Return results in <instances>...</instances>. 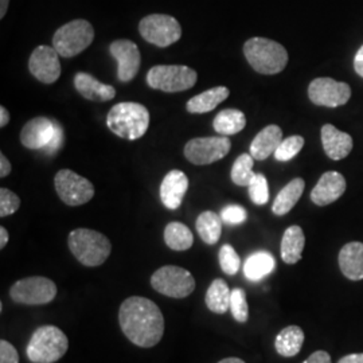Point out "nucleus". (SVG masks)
Wrapping results in <instances>:
<instances>
[{"label": "nucleus", "instance_id": "obj_1", "mask_svg": "<svg viewBox=\"0 0 363 363\" xmlns=\"http://www.w3.org/2000/svg\"><path fill=\"white\" fill-rule=\"evenodd\" d=\"M118 323L124 335L139 347H154L164 334V318L150 298L132 296L120 306Z\"/></svg>", "mask_w": 363, "mask_h": 363}, {"label": "nucleus", "instance_id": "obj_2", "mask_svg": "<svg viewBox=\"0 0 363 363\" xmlns=\"http://www.w3.org/2000/svg\"><path fill=\"white\" fill-rule=\"evenodd\" d=\"M106 125L121 139L138 140L148 130L150 112L139 103H120L109 111Z\"/></svg>", "mask_w": 363, "mask_h": 363}, {"label": "nucleus", "instance_id": "obj_3", "mask_svg": "<svg viewBox=\"0 0 363 363\" xmlns=\"http://www.w3.org/2000/svg\"><path fill=\"white\" fill-rule=\"evenodd\" d=\"M244 54L249 65L259 74H277L286 69L288 64L286 49L272 39L255 37L245 42Z\"/></svg>", "mask_w": 363, "mask_h": 363}, {"label": "nucleus", "instance_id": "obj_4", "mask_svg": "<svg viewBox=\"0 0 363 363\" xmlns=\"http://www.w3.org/2000/svg\"><path fill=\"white\" fill-rule=\"evenodd\" d=\"M69 349V339L55 325L38 327L27 345V358L33 363H54L60 361Z\"/></svg>", "mask_w": 363, "mask_h": 363}, {"label": "nucleus", "instance_id": "obj_5", "mask_svg": "<svg viewBox=\"0 0 363 363\" xmlns=\"http://www.w3.org/2000/svg\"><path fill=\"white\" fill-rule=\"evenodd\" d=\"M69 249L82 265L100 267L109 257L112 244L100 232L76 229L69 234Z\"/></svg>", "mask_w": 363, "mask_h": 363}, {"label": "nucleus", "instance_id": "obj_6", "mask_svg": "<svg viewBox=\"0 0 363 363\" xmlns=\"http://www.w3.org/2000/svg\"><path fill=\"white\" fill-rule=\"evenodd\" d=\"M94 39L93 26L85 19H76L60 27L52 37V48L64 58L86 50Z\"/></svg>", "mask_w": 363, "mask_h": 363}, {"label": "nucleus", "instance_id": "obj_7", "mask_svg": "<svg viewBox=\"0 0 363 363\" xmlns=\"http://www.w3.org/2000/svg\"><path fill=\"white\" fill-rule=\"evenodd\" d=\"M198 74L194 69L182 65H157L150 69L147 84L157 91L177 93L191 89Z\"/></svg>", "mask_w": 363, "mask_h": 363}, {"label": "nucleus", "instance_id": "obj_8", "mask_svg": "<svg viewBox=\"0 0 363 363\" xmlns=\"http://www.w3.org/2000/svg\"><path fill=\"white\" fill-rule=\"evenodd\" d=\"M151 286L164 296L184 298L194 292L195 279L191 273L181 267L166 265L152 274Z\"/></svg>", "mask_w": 363, "mask_h": 363}, {"label": "nucleus", "instance_id": "obj_9", "mask_svg": "<svg viewBox=\"0 0 363 363\" xmlns=\"http://www.w3.org/2000/svg\"><path fill=\"white\" fill-rule=\"evenodd\" d=\"M57 296L55 283L43 276H33L18 280L10 288V298L18 304L42 306Z\"/></svg>", "mask_w": 363, "mask_h": 363}, {"label": "nucleus", "instance_id": "obj_10", "mask_svg": "<svg viewBox=\"0 0 363 363\" xmlns=\"http://www.w3.org/2000/svg\"><path fill=\"white\" fill-rule=\"evenodd\" d=\"M139 33L147 42L157 48H167L182 37L179 22L164 13H152L143 18L139 23Z\"/></svg>", "mask_w": 363, "mask_h": 363}, {"label": "nucleus", "instance_id": "obj_11", "mask_svg": "<svg viewBox=\"0 0 363 363\" xmlns=\"http://www.w3.org/2000/svg\"><path fill=\"white\" fill-rule=\"evenodd\" d=\"M55 191L67 206L85 205L94 196V186L72 169H61L54 178Z\"/></svg>", "mask_w": 363, "mask_h": 363}, {"label": "nucleus", "instance_id": "obj_12", "mask_svg": "<svg viewBox=\"0 0 363 363\" xmlns=\"http://www.w3.org/2000/svg\"><path fill=\"white\" fill-rule=\"evenodd\" d=\"M232 143L228 136L196 138L184 147V156L195 166H206L218 162L229 154Z\"/></svg>", "mask_w": 363, "mask_h": 363}, {"label": "nucleus", "instance_id": "obj_13", "mask_svg": "<svg viewBox=\"0 0 363 363\" xmlns=\"http://www.w3.org/2000/svg\"><path fill=\"white\" fill-rule=\"evenodd\" d=\"M308 97L315 105L337 108L349 103L351 99L350 85L333 78H315L308 86Z\"/></svg>", "mask_w": 363, "mask_h": 363}, {"label": "nucleus", "instance_id": "obj_14", "mask_svg": "<svg viewBox=\"0 0 363 363\" xmlns=\"http://www.w3.org/2000/svg\"><path fill=\"white\" fill-rule=\"evenodd\" d=\"M109 52L116 60L117 78L121 82H130L139 73L142 55L135 42L128 39H118L109 46Z\"/></svg>", "mask_w": 363, "mask_h": 363}, {"label": "nucleus", "instance_id": "obj_15", "mask_svg": "<svg viewBox=\"0 0 363 363\" xmlns=\"http://www.w3.org/2000/svg\"><path fill=\"white\" fill-rule=\"evenodd\" d=\"M30 73L43 84H54L61 76L60 54L50 46H38L30 55Z\"/></svg>", "mask_w": 363, "mask_h": 363}, {"label": "nucleus", "instance_id": "obj_16", "mask_svg": "<svg viewBox=\"0 0 363 363\" xmlns=\"http://www.w3.org/2000/svg\"><path fill=\"white\" fill-rule=\"evenodd\" d=\"M60 125L48 117L30 120L21 132V143L28 150H46L52 143Z\"/></svg>", "mask_w": 363, "mask_h": 363}, {"label": "nucleus", "instance_id": "obj_17", "mask_svg": "<svg viewBox=\"0 0 363 363\" xmlns=\"http://www.w3.org/2000/svg\"><path fill=\"white\" fill-rule=\"evenodd\" d=\"M346 179L337 171L325 172L316 186L312 189L311 201L318 206L334 203L346 191Z\"/></svg>", "mask_w": 363, "mask_h": 363}, {"label": "nucleus", "instance_id": "obj_18", "mask_svg": "<svg viewBox=\"0 0 363 363\" xmlns=\"http://www.w3.org/2000/svg\"><path fill=\"white\" fill-rule=\"evenodd\" d=\"M189 190V178L181 169H172L160 184V199L169 210L181 208L182 201Z\"/></svg>", "mask_w": 363, "mask_h": 363}, {"label": "nucleus", "instance_id": "obj_19", "mask_svg": "<svg viewBox=\"0 0 363 363\" xmlns=\"http://www.w3.org/2000/svg\"><path fill=\"white\" fill-rule=\"evenodd\" d=\"M320 136L325 155L330 159L342 160L350 154L354 142L349 133L337 130L333 124H325L322 127Z\"/></svg>", "mask_w": 363, "mask_h": 363}, {"label": "nucleus", "instance_id": "obj_20", "mask_svg": "<svg viewBox=\"0 0 363 363\" xmlns=\"http://www.w3.org/2000/svg\"><path fill=\"white\" fill-rule=\"evenodd\" d=\"M74 86L82 97L96 103H105L113 100L116 96V91L113 86L105 85L97 78L82 72L74 76Z\"/></svg>", "mask_w": 363, "mask_h": 363}, {"label": "nucleus", "instance_id": "obj_21", "mask_svg": "<svg viewBox=\"0 0 363 363\" xmlns=\"http://www.w3.org/2000/svg\"><path fill=\"white\" fill-rule=\"evenodd\" d=\"M339 268L342 273L351 280L359 281L363 280V244L362 242H349L340 249L339 256Z\"/></svg>", "mask_w": 363, "mask_h": 363}, {"label": "nucleus", "instance_id": "obj_22", "mask_svg": "<svg viewBox=\"0 0 363 363\" xmlns=\"http://www.w3.org/2000/svg\"><path fill=\"white\" fill-rule=\"evenodd\" d=\"M283 142V130L277 125H268L259 130L250 144V155L255 160H265L276 152Z\"/></svg>", "mask_w": 363, "mask_h": 363}, {"label": "nucleus", "instance_id": "obj_23", "mask_svg": "<svg viewBox=\"0 0 363 363\" xmlns=\"http://www.w3.org/2000/svg\"><path fill=\"white\" fill-rule=\"evenodd\" d=\"M306 245V235L298 225H292L283 234L281 240V259L289 265H294L301 259Z\"/></svg>", "mask_w": 363, "mask_h": 363}, {"label": "nucleus", "instance_id": "obj_24", "mask_svg": "<svg viewBox=\"0 0 363 363\" xmlns=\"http://www.w3.org/2000/svg\"><path fill=\"white\" fill-rule=\"evenodd\" d=\"M229 94L230 91L226 86H217L190 99L186 108L190 113H208L225 101Z\"/></svg>", "mask_w": 363, "mask_h": 363}, {"label": "nucleus", "instance_id": "obj_25", "mask_svg": "<svg viewBox=\"0 0 363 363\" xmlns=\"http://www.w3.org/2000/svg\"><path fill=\"white\" fill-rule=\"evenodd\" d=\"M304 343V331L298 325H288L274 339V349L286 358L298 355Z\"/></svg>", "mask_w": 363, "mask_h": 363}, {"label": "nucleus", "instance_id": "obj_26", "mask_svg": "<svg viewBox=\"0 0 363 363\" xmlns=\"http://www.w3.org/2000/svg\"><path fill=\"white\" fill-rule=\"evenodd\" d=\"M304 187H306V182L303 181L301 178H295L289 182L276 196V199L273 202V213L280 217L288 214L292 208H295L298 199L301 198Z\"/></svg>", "mask_w": 363, "mask_h": 363}, {"label": "nucleus", "instance_id": "obj_27", "mask_svg": "<svg viewBox=\"0 0 363 363\" xmlns=\"http://www.w3.org/2000/svg\"><path fill=\"white\" fill-rule=\"evenodd\" d=\"M230 298L232 291L226 281L222 279H216L208 288L205 301L210 311L222 315L230 310Z\"/></svg>", "mask_w": 363, "mask_h": 363}, {"label": "nucleus", "instance_id": "obj_28", "mask_svg": "<svg viewBox=\"0 0 363 363\" xmlns=\"http://www.w3.org/2000/svg\"><path fill=\"white\" fill-rule=\"evenodd\" d=\"M247 117L238 109L220 111L213 121V127L220 136H232L245 128Z\"/></svg>", "mask_w": 363, "mask_h": 363}, {"label": "nucleus", "instance_id": "obj_29", "mask_svg": "<svg viewBox=\"0 0 363 363\" xmlns=\"http://www.w3.org/2000/svg\"><path fill=\"white\" fill-rule=\"evenodd\" d=\"M276 268V259L269 252H257L247 257L244 264V273L247 280L259 281L272 273Z\"/></svg>", "mask_w": 363, "mask_h": 363}, {"label": "nucleus", "instance_id": "obj_30", "mask_svg": "<svg viewBox=\"0 0 363 363\" xmlns=\"http://www.w3.org/2000/svg\"><path fill=\"white\" fill-rule=\"evenodd\" d=\"M222 218L214 211H203L196 218V232L208 245H216L222 234Z\"/></svg>", "mask_w": 363, "mask_h": 363}, {"label": "nucleus", "instance_id": "obj_31", "mask_svg": "<svg viewBox=\"0 0 363 363\" xmlns=\"http://www.w3.org/2000/svg\"><path fill=\"white\" fill-rule=\"evenodd\" d=\"M164 242L169 249L183 252L193 247L194 235L184 223L169 222L164 229Z\"/></svg>", "mask_w": 363, "mask_h": 363}, {"label": "nucleus", "instance_id": "obj_32", "mask_svg": "<svg viewBox=\"0 0 363 363\" xmlns=\"http://www.w3.org/2000/svg\"><path fill=\"white\" fill-rule=\"evenodd\" d=\"M253 156L250 154H242L238 156L234 162L233 167H232V181L237 186H247L255 179L256 174L253 172Z\"/></svg>", "mask_w": 363, "mask_h": 363}, {"label": "nucleus", "instance_id": "obj_33", "mask_svg": "<svg viewBox=\"0 0 363 363\" xmlns=\"http://www.w3.org/2000/svg\"><path fill=\"white\" fill-rule=\"evenodd\" d=\"M230 312L238 323H247L249 318L247 294L241 288H234L230 298Z\"/></svg>", "mask_w": 363, "mask_h": 363}, {"label": "nucleus", "instance_id": "obj_34", "mask_svg": "<svg viewBox=\"0 0 363 363\" xmlns=\"http://www.w3.org/2000/svg\"><path fill=\"white\" fill-rule=\"evenodd\" d=\"M304 145V138L295 135L291 138H286V140H283L281 144L279 145V148L274 152V157L279 162H288L291 159H294L301 151Z\"/></svg>", "mask_w": 363, "mask_h": 363}, {"label": "nucleus", "instance_id": "obj_35", "mask_svg": "<svg viewBox=\"0 0 363 363\" xmlns=\"http://www.w3.org/2000/svg\"><path fill=\"white\" fill-rule=\"evenodd\" d=\"M220 265L223 273L233 276L241 268V259L235 249L229 244H225L220 250Z\"/></svg>", "mask_w": 363, "mask_h": 363}, {"label": "nucleus", "instance_id": "obj_36", "mask_svg": "<svg viewBox=\"0 0 363 363\" xmlns=\"http://www.w3.org/2000/svg\"><path fill=\"white\" fill-rule=\"evenodd\" d=\"M249 196L255 205H265L269 201V189L265 175L256 174L255 179L249 184Z\"/></svg>", "mask_w": 363, "mask_h": 363}, {"label": "nucleus", "instance_id": "obj_37", "mask_svg": "<svg viewBox=\"0 0 363 363\" xmlns=\"http://www.w3.org/2000/svg\"><path fill=\"white\" fill-rule=\"evenodd\" d=\"M21 206V199L16 194H13L11 190L1 187L0 189V217H9Z\"/></svg>", "mask_w": 363, "mask_h": 363}, {"label": "nucleus", "instance_id": "obj_38", "mask_svg": "<svg viewBox=\"0 0 363 363\" xmlns=\"http://www.w3.org/2000/svg\"><path fill=\"white\" fill-rule=\"evenodd\" d=\"M220 218L225 223L238 225L247 220V210L238 205H230L220 211Z\"/></svg>", "mask_w": 363, "mask_h": 363}, {"label": "nucleus", "instance_id": "obj_39", "mask_svg": "<svg viewBox=\"0 0 363 363\" xmlns=\"http://www.w3.org/2000/svg\"><path fill=\"white\" fill-rule=\"evenodd\" d=\"M0 363H19L18 351L4 339L0 340Z\"/></svg>", "mask_w": 363, "mask_h": 363}, {"label": "nucleus", "instance_id": "obj_40", "mask_svg": "<svg viewBox=\"0 0 363 363\" xmlns=\"http://www.w3.org/2000/svg\"><path fill=\"white\" fill-rule=\"evenodd\" d=\"M303 363H331V357L327 351H315Z\"/></svg>", "mask_w": 363, "mask_h": 363}, {"label": "nucleus", "instance_id": "obj_41", "mask_svg": "<svg viewBox=\"0 0 363 363\" xmlns=\"http://www.w3.org/2000/svg\"><path fill=\"white\" fill-rule=\"evenodd\" d=\"M11 172V163L10 160L4 156V154H0V178H6Z\"/></svg>", "mask_w": 363, "mask_h": 363}, {"label": "nucleus", "instance_id": "obj_42", "mask_svg": "<svg viewBox=\"0 0 363 363\" xmlns=\"http://www.w3.org/2000/svg\"><path fill=\"white\" fill-rule=\"evenodd\" d=\"M354 69H355L357 74L363 78V45L361 46V49L355 54V58H354Z\"/></svg>", "mask_w": 363, "mask_h": 363}, {"label": "nucleus", "instance_id": "obj_43", "mask_svg": "<svg viewBox=\"0 0 363 363\" xmlns=\"http://www.w3.org/2000/svg\"><path fill=\"white\" fill-rule=\"evenodd\" d=\"M337 363H363V352L346 355V357H343L342 359H339V362Z\"/></svg>", "mask_w": 363, "mask_h": 363}, {"label": "nucleus", "instance_id": "obj_44", "mask_svg": "<svg viewBox=\"0 0 363 363\" xmlns=\"http://www.w3.org/2000/svg\"><path fill=\"white\" fill-rule=\"evenodd\" d=\"M10 121V113L4 106H0V127L4 128Z\"/></svg>", "mask_w": 363, "mask_h": 363}, {"label": "nucleus", "instance_id": "obj_45", "mask_svg": "<svg viewBox=\"0 0 363 363\" xmlns=\"http://www.w3.org/2000/svg\"><path fill=\"white\" fill-rule=\"evenodd\" d=\"M9 242V232L4 226L0 228V249H4Z\"/></svg>", "mask_w": 363, "mask_h": 363}, {"label": "nucleus", "instance_id": "obj_46", "mask_svg": "<svg viewBox=\"0 0 363 363\" xmlns=\"http://www.w3.org/2000/svg\"><path fill=\"white\" fill-rule=\"evenodd\" d=\"M9 3L10 0H0V19H3L7 13L9 9Z\"/></svg>", "mask_w": 363, "mask_h": 363}, {"label": "nucleus", "instance_id": "obj_47", "mask_svg": "<svg viewBox=\"0 0 363 363\" xmlns=\"http://www.w3.org/2000/svg\"><path fill=\"white\" fill-rule=\"evenodd\" d=\"M218 363H245L242 359H240V358H225V359H222Z\"/></svg>", "mask_w": 363, "mask_h": 363}]
</instances>
